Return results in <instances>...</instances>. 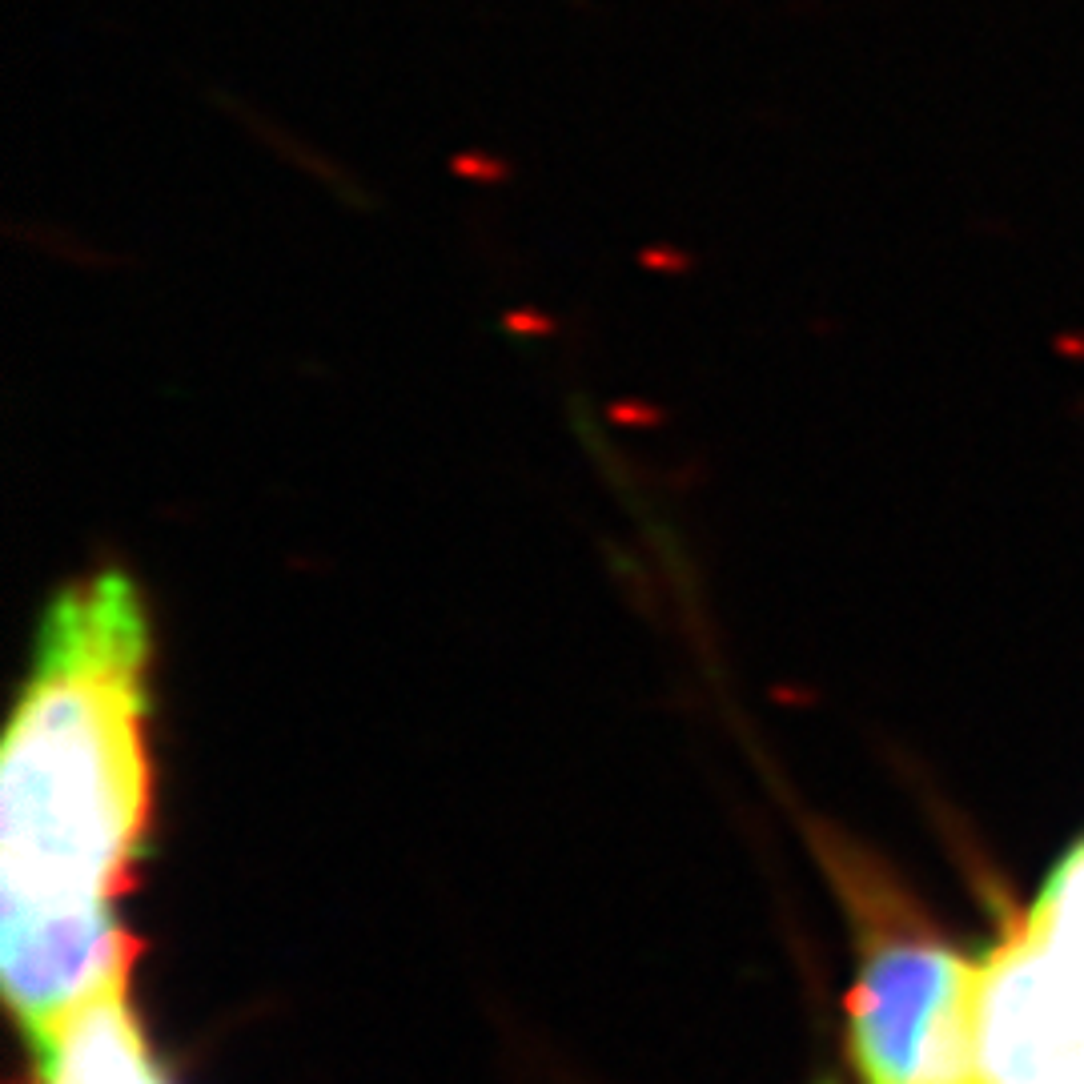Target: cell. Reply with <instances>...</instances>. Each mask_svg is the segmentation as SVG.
Returning a JSON list of instances; mask_svg holds the SVG:
<instances>
[{"label": "cell", "instance_id": "6da1fadb", "mask_svg": "<svg viewBox=\"0 0 1084 1084\" xmlns=\"http://www.w3.org/2000/svg\"><path fill=\"white\" fill-rule=\"evenodd\" d=\"M149 615L125 575L49 607L0 759V968L9 1008L45 1044L129 976L113 912L149 828Z\"/></svg>", "mask_w": 1084, "mask_h": 1084}, {"label": "cell", "instance_id": "7a4b0ae2", "mask_svg": "<svg viewBox=\"0 0 1084 1084\" xmlns=\"http://www.w3.org/2000/svg\"><path fill=\"white\" fill-rule=\"evenodd\" d=\"M824 864L856 916L848 1048L864 1084H984V960L948 944L896 880L840 836H824Z\"/></svg>", "mask_w": 1084, "mask_h": 1084}, {"label": "cell", "instance_id": "3957f363", "mask_svg": "<svg viewBox=\"0 0 1084 1084\" xmlns=\"http://www.w3.org/2000/svg\"><path fill=\"white\" fill-rule=\"evenodd\" d=\"M984 1084H1084V980L1020 928L984 956Z\"/></svg>", "mask_w": 1084, "mask_h": 1084}, {"label": "cell", "instance_id": "277c9868", "mask_svg": "<svg viewBox=\"0 0 1084 1084\" xmlns=\"http://www.w3.org/2000/svg\"><path fill=\"white\" fill-rule=\"evenodd\" d=\"M33 1084H169L129 1004V976L113 980L65 1028L33 1048Z\"/></svg>", "mask_w": 1084, "mask_h": 1084}, {"label": "cell", "instance_id": "5b68a950", "mask_svg": "<svg viewBox=\"0 0 1084 1084\" xmlns=\"http://www.w3.org/2000/svg\"><path fill=\"white\" fill-rule=\"evenodd\" d=\"M1016 928L1032 944H1040L1064 972L1084 980V840L1052 868Z\"/></svg>", "mask_w": 1084, "mask_h": 1084}]
</instances>
